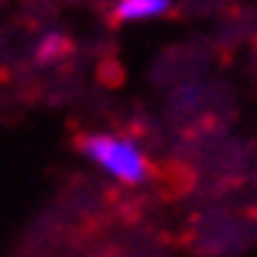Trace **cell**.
<instances>
[{
  "label": "cell",
  "mask_w": 257,
  "mask_h": 257,
  "mask_svg": "<svg viewBox=\"0 0 257 257\" xmlns=\"http://www.w3.org/2000/svg\"><path fill=\"white\" fill-rule=\"evenodd\" d=\"M79 148L86 158H93L110 175L123 178V182H144L148 178V161L131 141L110 138V134H86L79 141Z\"/></svg>",
  "instance_id": "obj_1"
},
{
  "label": "cell",
  "mask_w": 257,
  "mask_h": 257,
  "mask_svg": "<svg viewBox=\"0 0 257 257\" xmlns=\"http://www.w3.org/2000/svg\"><path fill=\"white\" fill-rule=\"evenodd\" d=\"M172 7V0H120L113 18L117 21H148V18H158Z\"/></svg>",
  "instance_id": "obj_2"
}]
</instances>
